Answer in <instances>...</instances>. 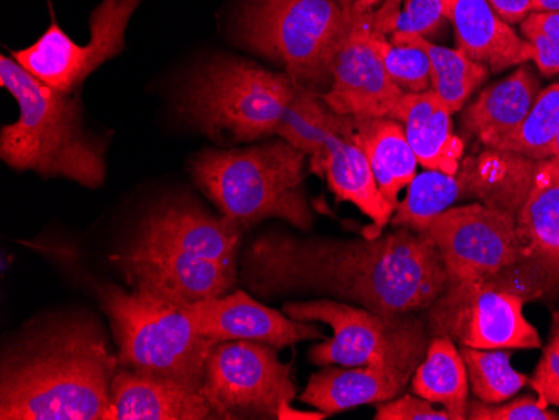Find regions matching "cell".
Instances as JSON below:
<instances>
[{
  "mask_svg": "<svg viewBox=\"0 0 559 420\" xmlns=\"http://www.w3.org/2000/svg\"><path fill=\"white\" fill-rule=\"evenodd\" d=\"M452 0H385L367 12L370 26L382 36L419 34L426 37L448 21Z\"/></svg>",
  "mask_w": 559,
  "mask_h": 420,
  "instance_id": "obj_30",
  "label": "cell"
},
{
  "mask_svg": "<svg viewBox=\"0 0 559 420\" xmlns=\"http://www.w3.org/2000/svg\"><path fill=\"white\" fill-rule=\"evenodd\" d=\"M376 420H454L445 409H435L432 403L419 395H402L388 403L377 404Z\"/></svg>",
  "mask_w": 559,
  "mask_h": 420,
  "instance_id": "obj_35",
  "label": "cell"
},
{
  "mask_svg": "<svg viewBox=\"0 0 559 420\" xmlns=\"http://www.w3.org/2000/svg\"><path fill=\"white\" fill-rule=\"evenodd\" d=\"M460 350L466 363L471 391L483 403H506L530 384V379L511 365L510 350L473 349L464 345Z\"/></svg>",
  "mask_w": 559,
  "mask_h": 420,
  "instance_id": "obj_29",
  "label": "cell"
},
{
  "mask_svg": "<svg viewBox=\"0 0 559 420\" xmlns=\"http://www.w3.org/2000/svg\"><path fill=\"white\" fill-rule=\"evenodd\" d=\"M377 47L389 76L404 93H426L430 89V62L426 52L416 46L394 44L377 33Z\"/></svg>",
  "mask_w": 559,
  "mask_h": 420,
  "instance_id": "obj_31",
  "label": "cell"
},
{
  "mask_svg": "<svg viewBox=\"0 0 559 420\" xmlns=\"http://www.w3.org/2000/svg\"><path fill=\"white\" fill-rule=\"evenodd\" d=\"M551 158L559 159V134L556 136L555 143H552Z\"/></svg>",
  "mask_w": 559,
  "mask_h": 420,
  "instance_id": "obj_41",
  "label": "cell"
},
{
  "mask_svg": "<svg viewBox=\"0 0 559 420\" xmlns=\"http://www.w3.org/2000/svg\"><path fill=\"white\" fill-rule=\"evenodd\" d=\"M411 377L385 367H326L312 375L300 395L301 403L326 416L367 404H382L399 397Z\"/></svg>",
  "mask_w": 559,
  "mask_h": 420,
  "instance_id": "obj_20",
  "label": "cell"
},
{
  "mask_svg": "<svg viewBox=\"0 0 559 420\" xmlns=\"http://www.w3.org/2000/svg\"><path fill=\"white\" fill-rule=\"evenodd\" d=\"M341 122L342 115L332 111L319 93L298 86L276 134L310 158L323 146L326 136L338 130Z\"/></svg>",
  "mask_w": 559,
  "mask_h": 420,
  "instance_id": "obj_27",
  "label": "cell"
},
{
  "mask_svg": "<svg viewBox=\"0 0 559 420\" xmlns=\"http://www.w3.org/2000/svg\"><path fill=\"white\" fill-rule=\"evenodd\" d=\"M201 391L213 419H278L297 385L273 345L226 340L213 347Z\"/></svg>",
  "mask_w": 559,
  "mask_h": 420,
  "instance_id": "obj_11",
  "label": "cell"
},
{
  "mask_svg": "<svg viewBox=\"0 0 559 420\" xmlns=\"http://www.w3.org/2000/svg\"><path fill=\"white\" fill-rule=\"evenodd\" d=\"M326 413L322 410L317 412H307V410H297L288 404L284 409L280 410L278 420H323L326 419Z\"/></svg>",
  "mask_w": 559,
  "mask_h": 420,
  "instance_id": "obj_37",
  "label": "cell"
},
{
  "mask_svg": "<svg viewBox=\"0 0 559 420\" xmlns=\"http://www.w3.org/2000/svg\"><path fill=\"white\" fill-rule=\"evenodd\" d=\"M558 281V275L542 262L523 259L483 284L445 288L427 309V328L435 337L473 349H542V337L527 322L523 307Z\"/></svg>",
  "mask_w": 559,
  "mask_h": 420,
  "instance_id": "obj_6",
  "label": "cell"
},
{
  "mask_svg": "<svg viewBox=\"0 0 559 420\" xmlns=\"http://www.w3.org/2000/svg\"><path fill=\"white\" fill-rule=\"evenodd\" d=\"M241 278L265 299L317 293L380 315L427 310L449 285L435 238L409 228L357 240L265 235L245 253Z\"/></svg>",
  "mask_w": 559,
  "mask_h": 420,
  "instance_id": "obj_1",
  "label": "cell"
},
{
  "mask_svg": "<svg viewBox=\"0 0 559 420\" xmlns=\"http://www.w3.org/2000/svg\"><path fill=\"white\" fill-rule=\"evenodd\" d=\"M404 94L380 58L369 17L355 15L350 34L332 61L329 91L320 97L337 115L391 118Z\"/></svg>",
  "mask_w": 559,
  "mask_h": 420,
  "instance_id": "obj_14",
  "label": "cell"
},
{
  "mask_svg": "<svg viewBox=\"0 0 559 420\" xmlns=\"http://www.w3.org/2000/svg\"><path fill=\"white\" fill-rule=\"evenodd\" d=\"M284 312L332 328V338L310 350L320 367H385L413 379L429 347L427 325L413 313L380 315L334 299L285 303Z\"/></svg>",
  "mask_w": 559,
  "mask_h": 420,
  "instance_id": "obj_10",
  "label": "cell"
},
{
  "mask_svg": "<svg viewBox=\"0 0 559 420\" xmlns=\"http://www.w3.org/2000/svg\"><path fill=\"white\" fill-rule=\"evenodd\" d=\"M448 272V287L483 284L524 259L516 216L483 203L452 206L427 227Z\"/></svg>",
  "mask_w": 559,
  "mask_h": 420,
  "instance_id": "obj_12",
  "label": "cell"
},
{
  "mask_svg": "<svg viewBox=\"0 0 559 420\" xmlns=\"http://www.w3.org/2000/svg\"><path fill=\"white\" fill-rule=\"evenodd\" d=\"M335 2H337L338 8L344 11L348 19H354V8L357 0H335Z\"/></svg>",
  "mask_w": 559,
  "mask_h": 420,
  "instance_id": "obj_40",
  "label": "cell"
},
{
  "mask_svg": "<svg viewBox=\"0 0 559 420\" xmlns=\"http://www.w3.org/2000/svg\"><path fill=\"white\" fill-rule=\"evenodd\" d=\"M539 93L542 89L535 72L527 65H518L511 76L486 87L466 109L464 130L489 147L520 127Z\"/></svg>",
  "mask_w": 559,
  "mask_h": 420,
  "instance_id": "obj_22",
  "label": "cell"
},
{
  "mask_svg": "<svg viewBox=\"0 0 559 420\" xmlns=\"http://www.w3.org/2000/svg\"><path fill=\"white\" fill-rule=\"evenodd\" d=\"M558 255H559V250H558Z\"/></svg>",
  "mask_w": 559,
  "mask_h": 420,
  "instance_id": "obj_42",
  "label": "cell"
},
{
  "mask_svg": "<svg viewBox=\"0 0 559 420\" xmlns=\"http://www.w3.org/2000/svg\"><path fill=\"white\" fill-rule=\"evenodd\" d=\"M559 134V84L538 94L535 105L520 127L489 146V149L514 153L524 158H551V147Z\"/></svg>",
  "mask_w": 559,
  "mask_h": 420,
  "instance_id": "obj_28",
  "label": "cell"
},
{
  "mask_svg": "<svg viewBox=\"0 0 559 420\" xmlns=\"http://www.w3.org/2000/svg\"><path fill=\"white\" fill-rule=\"evenodd\" d=\"M305 158L280 140L243 149H206L191 158L190 171L222 215L240 228L282 218L309 230L313 215L305 193Z\"/></svg>",
  "mask_w": 559,
  "mask_h": 420,
  "instance_id": "obj_5",
  "label": "cell"
},
{
  "mask_svg": "<svg viewBox=\"0 0 559 420\" xmlns=\"http://www.w3.org/2000/svg\"><path fill=\"white\" fill-rule=\"evenodd\" d=\"M516 221L524 259L542 262L559 277V159L536 163Z\"/></svg>",
  "mask_w": 559,
  "mask_h": 420,
  "instance_id": "obj_23",
  "label": "cell"
},
{
  "mask_svg": "<svg viewBox=\"0 0 559 420\" xmlns=\"http://www.w3.org/2000/svg\"><path fill=\"white\" fill-rule=\"evenodd\" d=\"M452 112L435 91L405 93L391 119L401 122L417 161L426 169L454 175L463 161L464 143L455 136Z\"/></svg>",
  "mask_w": 559,
  "mask_h": 420,
  "instance_id": "obj_19",
  "label": "cell"
},
{
  "mask_svg": "<svg viewBox=\"0 0 559 420\" xmlns=\"http://www.w3.org/2000/svg\"><path fill=\"white\" fill-rule=\"evenodd\" d=\"M448 21L454 27L457 49L489 71H504L535 56L531 44L496 14L488 0H452Z\"/></svg>",
  "mask_w": 559,
  "mask_h": 420,
  "instance_id": "obj_18",
  "label": "cell"
},
{
  "mask_svg": "<svg viewBox=\"0 0 559 420\" xmlns=\"http://www.w3.org/2000/svg\"><path fill=\"white\" fill-rule=\"evenodd\" d=\"M350 116L342 115L341 127L326 136L316 155L310 156V171L323 177L338 202L357 206L372 219V231L367 238H377L391 224L395 208L380 193L369 159L362 147L352 140Z\"/></svg>",
  "mask_w": 559,
  "mask_h": 420,
  "instance_id": "obj_16",
  "label": "cell"
},
{
  "mask_svg": "<svg viewBox=\"0 0 559 420\" xmlns=\"http://www.w3.org/2000/svg\"><path fill=\"white\" fill-rule=\"evenodd\" d=\"M212 407L201 388L119 369L105 420H206Z\"/></svg>",
  "mask_w": 559,
  "mask_h": 420,
  "instance_id": "obj_17",
  "label": "cell"
},
{
  "mask_svg": "<svg viewBox=\"0 0 559 420\" xmlns=\"http://www.w3.org/2000/svg\"><path fill=\"white\" fill-rule=\"evenodd\" d=\"M298 84L287 72L255 62L216 58L194 72L181 96V111L213 140L238 143L276 134Z\"/></svg>",
  "mask_w": 559,
  "mask_h": 420,
  "instance_id": "obj_9",
  "label": "cell"
},
{
  "mask_svg": "<svg viewBox=\"0 0 559 420\" xmlns=\"http://www.w3.org/2000/svg\"><path fill=\"white\" fill-rule=\"evenodd\" d=\"M496 14L508 24H521L531 14L533 0H488Z\"/></svg>",
  "mask_w": 559,
  "mask_h": 420,
  "instance_id": "obj_36",
  "label": "cell"
},
{
  "mask_svg": "<svg viewBox=\"0 0 559 420\" xmlns=\"http://www.w3.org/2000/svg\"><path fill=\"white\" fill-rule=\"evenodd\" d=\"M0 84L19 105L17 121L0 131L5 165L90 190L105 184L108 144L87 130L78 94L47 86L8 56L0 58Z\"/></svg>",
  "mask_w": 559,
  "mask_h": 420,
  "instance_id": "obj_4",
  "label": "cell"
},
{
  "mask_svg": "<svg viewBox=\"0 0 559 420\" xmlns=\"http://www.w3.org/2000/svg\"><path fill=\"white\" fill-rule=\"evenodd\" d=\"M469 420H559V413L548 409L538 395H526L510 404H488L474 400L467 406Z\"/></svg>",
  "mask_w": 559,
  "mask_h": 420,
  "instance_id": "obj_33",
  "label": "cell"
},
{
  "mask_svg": "<svg viewBox=\"0 0 559 420\" xmlns=\"http://www.w3.org/2000/svg\"><path fill=\"white\" fill-rule=\"evenodd\" d=\"M141 2L144 0H100L91 12L86 46L74 43L50 17L46 33L33 46L12 52V58L47 86L75 93L96 69L121 55L126 29Z\"/></svg>",
  "mask_w": 559,
  "mask_h": 420,
  "instance_id": "obj_13",
  "label": "cell"
},
{
  "mask_svg": "<svg viewBox=\"0 0 559 420\" xmlns=\"http://www.w3.org/2000/svg\"><path fill=\"white\" fill-rule=\"evenodd\" d=\"M122 369L203 388L206 362L218 341L201 334L187 307L118 285L99 287Z\"/></svg>",
  "mask_w": 559,
  "mask_h": 420,
  "instance_id": "obj_7",
  "label": "cell"
},
{
  "mask_svg": "<svg viewBox=\"0 0 559 420\" xmlns=\"http://www.w3.org/2000/svg\"><path fill=\"white\" fill-rule=\"evenodd\" d=\"M382 2H384V0H357L354 8V17L355 15H362L373 11V9L382 4Z\"/></svg>",
  "mask_w": 559,
  "mask_h": 420,
  "instance_id": "obj_39",
  "label": "cell"
},
{
  "mask_svg": "<svg viewBox=\"0 0 559 420\" xmlns=\"http://www.w3.org/2000/svg\"><path fill=\"white\" fill-rule=\"evenodd\" d=\"M473 156L461 161L454 175L426 169L407 187V194L392 216L394 228L427 231L436 216L452 208L454 203L474 197Z\"/></svg>",
  "mask_w": 559,
  "mask_h": 420,
  "instance_id": "obj_24",
  "label": "cell"
},
{
  "mask_svg": "<svg viewBox=\"0 0 559 420\" xmlns=\"http://www.w3.org/2000/svg\"><path fill=\"white\" fill-rule=\"evenodd\" d=\"M185 307L198 331L218 344L251 340L284 349L298 341L325 337L322 328L313 322L292 319L285 312L257 302L241 290Z\"/></svg>",
  "mask_w": 559,
  "mask_h": 420,
  "instance_id": "obj_15",
  "label": "cell"
},
{
  "mask_svg": "<svg viewBox=\"0 0 559 420\" xmlns=\"http://www.w3.org/2000/svg\"><path fill=\"white\" fill-rule=\"evenodd\" d=\"M352 26L335 0H243L235 33L241 46L320 94L329 91L332 61Z\"/></svg>",
  "mask_w": 559,
  "mask_h": 420,
  "instance_id": "obj_8",
  "label": "cell"
},
{
  "mask_svg": "<svg viewBox=\"0 0 559 420\" xmlns=\"http://www.w3.org/2000/svg\"><path fill=\"white\" fill-rule=\"evenodd\" d=\"M531 12H559V0H533Z\"/></svg>",
  "mask_w": 559,
  "mask_h": 420,
  "instance_id": "obj_38",
  "label": "cell"
},
{
  "mask_svg": "<svg viewBox=\"0 0 559 420\" xmlns=\"http://www.w3.org/2000/svg\"><path fill=\"white\" fill-rule=\"evenodd\" d=\"M348 134L366 153L380 193L397 208L399 193L413 183L419 165L404 127L391 118L350 116Z\"/></svg>",
  "mask_w": 559,
  "mask_h": 420,
  "instance_id": "obj_21",
  "label": "cell"
},
{
  "mask_svg": "<svg viewBox=\"0 0 559 420\" xmlns=\"http://www.w3.org/2000/svg\"><path fill=\"white\" fill-rule=\"evenodd\" d=\"M521 33L533 47V61L545 76L559 74V12H531Z\"/></svg>",
  "mask_w": 559,
  "mask_h": 420,
  "instance_id": "obj_32",
  "label": "cell"
},
{
  "mask_svg": "<svg viewBox=\"0 0 559 420\" xmlns=\"http://www.w3.org/2000/svg\"><path fill=\"white\" fill-rule=\"evenodd\" d=\"M119 369L93 316L31 325L2 353L0 419L105 420Z\"/></svg>",
  "mask_w": 559,
  "mask_h": 420,
  "instance_id": "obj_2",
  "label": "cell"
},
{
  "mask_svg": "<svg viewBox=\"0 0 559 420\" xmlns=\"http://www.w3.org/2000/svg\"><path fill=\"white\" fill-rule=\"evenodd\" d=\"M530 385L543 403L559 407V309L552 315L551 335Z\"/></svg>",
  "mask_w": 559,
  "mask_h": 420,
  "instance_id": "obj_34",
  "label": "cell"
},
{
  "mask_svg": "<svg viewBox=\"0 0 559 420\" xmlns=\"http://www.w3.org/2000/svg\"><path fill=\"white\" fill-rule=\"evenodd\" d=\"M389 40L416 46L426 52L430 62V91L438 94L452 115L463 109L471 94L489 76V68L485 64L467 58L460 49L429 43L419 34H392Z\"/></svg>",
  "mask_w": 559,
  "mask_h": 420,
  "instance_id": "obj_26",
  "label": "cell"
},
{
  "mask_svg": "<svg viewBox=\"0 0 559 420\" xmlns=\"http://www.w3.org/2000/svg\"><path fill=\"white\" fill-rule=\"evenodd\" d=\"M414 394L432 404H441L454 420H466L469 377L466 363L454 340L435 337L426 357L413 375Z\"/></svg>",
  "mask_w": 559,
  "mask_h": 420,
  "instance_id": "obj_25",
  "label": "cell"
},
{
  "mask_svg": "<svg viewBox=\"0 0 559 420\" xmlns=\"http://www.w3.org/2000/svg\"><path fill=\"white\" fill-rule=\"evenodd\" d=\"M241 228L187 203L150 213L136 237L111 255L131 290L190 305L234 290Z\"/></svg>",
  "mask_w": 559,
  "mask_h": 420,
  "instance_id": "obj_3",
  "label": "cell"
}]
</instances>
